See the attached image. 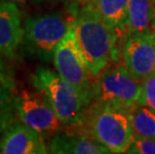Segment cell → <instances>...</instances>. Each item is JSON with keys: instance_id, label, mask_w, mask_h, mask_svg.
I'll return each instance as SVG.
<instances>
[{"instance_id": "cell-21", "label": "cell", "mask_w": 155, "mask_h": 154, "mask_svg": "<svg viewBox=\"0 0 155 154\" xmlns=\"http://www.w3.org/2000/svg\"><path fill=\"white\" fill-rule=\"evenodd\" d=\"M33 1H35V2H42V1H44V0H33Z\"/></svg>"}, {"instance_id": "cell-11", "label": "cell", "mask_w": 155, "mask_h": 154, "mask_svg": "<svg viewBox=\"0 0 155 154\" xmlns=\"http://www.w3.org/2000/svg\"><path fill=\"white\" fill-rule=\"evenodd\" d=\"M48 150L57 154H106L111 151L96 139L78 134L56 133L50 138Z\"/></svg>"}, {"instance_id": "cell-10", "label": "cell", "mask_w": 155, "mask_h": 154, "mask_svg": "<svg viewBox=\"0 0 155 154\" xmlns=\"http://www.w3.org/2000/svg\"><path fill=\"white\" fill-rule=\"evenodd\" d=\"M23 36L24 29L17 4L12 1L0 2V54L14 58Z\"/></svg>"}, {"instance_id": "cell-15", "label": "cell", "mask_w": 155, "mask_h": 154, "mask_svg": "<svg viewBox=\"0 0 155 154\" xmlns=\"http://www.w3.org/2000/svg\"><path fill=\"white\" fill-rule=\"evenodd\" d=\"M12 88V84L0 81V130L12 123V112L15 110Z\"/></svg>"}, {"instance_id": "cell-19", "label": "cell", "mask_w": 155, "mask_h": 154, "mask_svg": "<svg viewBox=\"0 0 155 154\" xmlns=\"http://www.w3.org/2000/svg\"><path fill=\"white\" fill-rule=\"evenodd\" d=\"M150 30L155 35V4L153 5L152 12H151V20H150Z\"/></svg>"}, {"instance_id": "cell-13", "label": "cell", "mask_w": 155, "mask_h": 154, "mask_svg": "<svg viewBox=\"0 0 155 154\" xmlns=\"http://www.w3.org/2000/svg\"><path fill=\"white\" fill-rule=\"evenodd\" d=\"M153 5V0H128L127 29L129 34L149 30Z\"/></svg>"}, {"instance_id": "cell-7", "label": "cell", "mask_w": 155, "mask_h": 154, "mask_svg": "<svg viewBox=\"0 0 155 154\" xmlns=\"http://www.w3.org/2000/svg\"><path fill=\"white\" fill-rule=\"evenodd\" d=\"M53 61L58 73L90 102L93 96V86L90 82L92 74L75 41L73 28L56 46Z\"/></svg>"}, {"instance_id": "cell-8", "label": "cell", "mask_w": 155, "mask_h": 154, "mask_svg": "<svg viewBox=\"0 0 155 154\" xmlns=\"http://www.w3.org/2000/svg\"><path fill=\"white\" fill-rule=\"evenodd\" d=\"M127 69L136 79L143 81L155 73V35L151 30L130 33L123 49Z\"/></svg>"}, {"instance_id": "cell-5", "label": "cell", "mask_w": 155, "mask_h": 154, "mask_svg": "<svg viewBox=\"0 0 155 154\" xmlns=\"http://www.w3.org/2000/svg\"><path fill=\"white\" fill-rule=\"evenodd\" d=\"M96 103L131 110L142 105L143 83L136 79L126 66H119L104 71L93 86Z\"/></svg>"}, {"instance_id": "cell-2", "label": "cell", "mask_w": 155, "mask_h": 154, "mask_svg": "<svg viewBox=\"0 0 155 154\" xmlns=\"http://www.w3.org/2000/svg\"><path fill=\"white\" fill-rule=\"evenodd\" d=\"M77 13L56 11L29 17L24 27L22 47L28 54L49 61L58 43L73 28Z\"/></svg>"}, {"instance_id": "cell-16", "label": "cell", "mask_w": 155, "mask_h": 154, "mask_svg": "<svg viewBox=\"0 0 155 154\" xmlns=\"http://www.w3.org/2000/svg\"><path fill=\"white\" fill-rule=\"evenodd\" d=\"M127 153L155 154V139L149 138V137L134 136V139Z\"/></svg>"}, {"instance_id": "cell-14", "label": "cell", "mask_w": 155, "mask_h": 154, "mask_svg": "<svg viewBox=\"0 0 155 154\" xmlns=\"http://www.w3.org/2000/svg\"><path fill=\"white\" fill-rule=\"evenodd\" d=\"M129 115L135 135L155 139L154 111L145 105H138L129 110Z\"/></svg>"}, {"instance_id": "cell-22", "label": "cell", "mask_w": 155, "mask_h": 154, "mask_svg": "<svg viewBox=\"0 0 155 154\" xmlns=\"http://www.w3.org/2000/svg\"><path fill=\"white\" fill-rule=\"evenodd\" d=\"M153 3H154V4H155V0H153Z\"/></svg>"}, {"instance_id": "cell-9", "label": "cell", "mask_w": 155, "mask_h": 154, "mask_svg": "<svg viewBox=\"0 0 155 154\" xmlns=\"http://www.w3.org/2000/svg\"><path fill=\"white\" fill-rule=\"evenodd\" d=\"M44 138L35 129L21 122H12L0 138L1 154H45L48 148Z\"/></svg>"}, {"instance_id": "cell-12", "label": "cell", "mask_w": 155, "mask_h": 154, "mask_svg": "<svg viewBox=\"0 0 155 154\" xmlns=\"http://www.w3.org/2000/svg\"><path fill=\"white\" fill-rule=\"evenodd\" d=\"M84 6L99 15L119 34L127 28L128 0H85Z\"/></svg>"}, {"instance_id": "cell-6", "label": "cell", "mask_w": 155, "mask_h": 154, "mask_svg": "<svg viewBox=\"0 0 155 154\" xmlns=\"http://www.w3.org/2000/svg\"><path fill=\"white\" fill-rule=\"evenodd\" d=\"M14 109L21 122L35 129L43 138H51L60 132L64 124L48 98L39 90H22L14 96Z\"/></svg>"}, {"instance_id": "cell-1", "label": "cell", "mask_w": 155, "mask_h": 154, "mask_svg": "<svg viewBox=\"0 0 155 154\" xmlns=\"http://www.w3.org/2000/svg\"><path fill=\"white\" fill-rule=\"evenodd\" d=\"M73 32L91 74L99 75L114 58L115 43L119 33L86 6L77 13Z\"/></svg>"}, {"instance_id": "cell-3", "label": "cell", "mask_w": 155, "mask_h": 154, "mask_svg": "<svg viewBox=\"0 0 155 154\" xmlns=\"http://www.w3.org/2000/svg\"><path fill=\"white\" fill-rule=\"evenodd\" d=\"M31 80L36 89L48 98L56 115L64 124L76 125L83 121L85 107L90 102L58 72L38 67Z\"/></svg>"}, {"instance_id": "cell-18", "label": "cell", "mask_w": 155, "mask_h": 154, "mask_svg": "<svg viewBox=\"0 0 155 154\" xmlns=\"http://www.w3.org/2000/svg\"><path fill=\"white\" fill-rule=\"evenodd\" d=\"M0 81L12 84V79L10 78V74H9L7 68H6L5 64L3 63V61L1 59H0Z\"/></svg>"}, {"instance_id": "cell-20", "label": "cell", "mask_w": 155, "mask_h": 154, "mask_svg": "<svg viewBox=\"0 0 155 154\" xmlns=\"http://www.w3.org/2000/svg\"><path fill=\"white\" fill-rule=\"evenodd\" d=\"M8 1H12V2H18V3H24L26 2V0H8Z\"/></svg>"}, {"instance_id": "cell-4", "label": "cell", "mask_w": 155, "mask_h": 154, "mask_svg": "<svg viewBox=\"0 0 155 154\" xmlns=\"http://www.w3.org/2000/svg\"><path fill=\"white\" fill-rule=\"evenodd\" d=\"M92 137L111 153H127L134 139L129 110L96 103L88 118Z\"/></svg>"}, {"instance_id": "cell-17", "label": "cell", "mask_w": 155, "mask_h": 154, "mask_svg": "<svg viewBox=\"0 0 155 154\" xmlns=\"http://www.w3.org/2000/svg\"><path fill=\"white\" fill-rule=\"evenodd\" d=\"M143 101L142 105L147 106L155 112V73L149 75L142 81Z\"/></svg>"}]
</instances>
